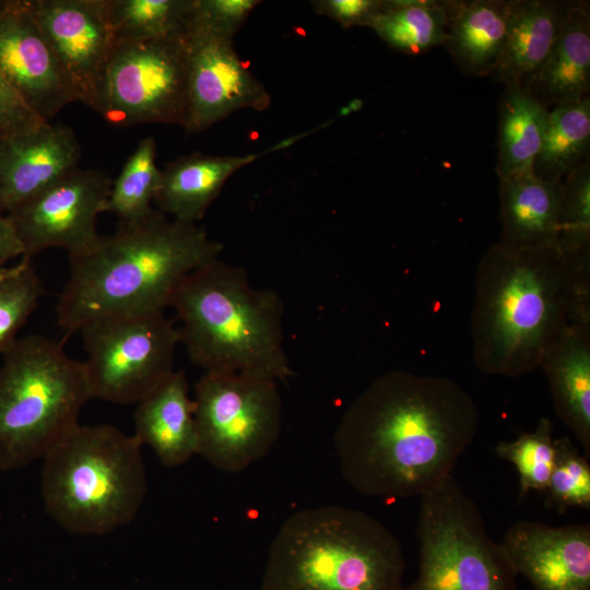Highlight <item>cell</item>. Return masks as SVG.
<instances>
[{"label": "cell", "mask_w": 590, "mask_h": 590, "mask_svg": "<svg viewBox=\"0 0 590 590\" xmlns=\"http://www.w3.org/2000/svg\"><path fill=\"white\" fill-rule=\"evenodd\" d=\"M479 423L474 400L456 381L386 371L338 424L334 447L342 476L366 496L421 497L451 475Z\"/></svg>", "instance_id": "6da1fadb"}, {"label": "cell", "mask_w": 590, "mask_h": 590, "mask_svg": "<svg viewBox=\"0 0 590 590\" xmlns=\"http://www.w3.org/2000/svg\"><path fill=\"white\" fill-rule=\"evenodd\" d=\"M474 293V365L486 375L528 374L570 322L590 323V253L496 243L479 261Z\"/></svg>", "instance_id": "7a4b0ae2"}, {"label": "cell", "mask_w": 590, "mask_h": 590, "mask_svg": "<svg viewBox=\"0 0 590 590\" xmlns=\"http://www.w3.org/2000/svg\"><path fill=\"white\" fill-rule=\"evenodd\" d=\"M222 251L223 245L196 223L169 220L154 209L69 256L57 322L73 333L103 317L165 310L184 279Z\"/></svg>", "instance_id": "3957f363"}, {"label": "cell", "mask_w": 590, "mask_h": 590, "mask_svg": "<svg viewBox=\"0 0 590 590\" xmlns=\"http://www.w3.org/2000/svg\"><path fill=\"white\" fill-rule=\"evenodd\" d=\"M170 307L180 321V343L204 371L260 375L286 382L294 376L283 334V302L253 287L241 267L220 258L191 272Z\"/></svg>", "instance_id": "277c9868"}, {"label": "cell", "mask_w": 590, "mask_h": 590, "mask_svg": "<svg viewBox=\"0 0 590 590\" xmlns=\"http://www.w3.org/2000/svg\"><path fill=\"white\" fill-rule=\"evenodd\" d=\"M398 538L351 508L319 506L293 514L274 536L261 590H403Z\"/></svg>", "instance_id": "5b68a950"}, {"label": "cell", "mask_w": 590, "mask_h": 590, "mask_svg": "<svg viewBox=\"0 0 590 590\" xmlns=\"http://www.w3.org/2000/svg\"><path fill=\"white\" fill-rule=\"evenodd\" d=\"M141 446L113 425H79L43 459L47 514L82 535L106 534L131 522L146 494Z\"/></svg>", "instance_id": "8992f818"}, {"label": "cell", "mask_w": 590, "mask_h": 590, "mask_svg": "<svg viewBox=\"0 0 590 590\" xmlns=\"http://www.w3.org/2000/svg\"><path fill=\"white\" fill-rule=\"evenodd\" d=\"M2 356L0 471H13L44 459L73 432L91 396L83 363L52 339L26 335Z\"/></svg>", "instance_id": "52a82bcc"}, {"label": "cell", "mask_w": 590, "mask_h": 590, "mask_svg": "<svg viewBox=\"0 0 590 590\" xmlns=\"http://www.w3.org/2000/svg\"><path fill=\"white\" fill-rule=\"evenodd\" d=\"M418 573L403 590H518L517 574L451 475L420 497Z\"/></svg>", "instance_id": "ba28073f"}, {"label": "cell", "mask_w": 590, "mask_h": 590, "mask_svg": "<svg viewBox=\"0 0 590 590\" xmlns=\"http://www.w3.org/2000/svg\"><path fill=\"white\" fill-rule=\"evenodd\" d=\"M193 399L198 453L238 472L264 457L281 432L278 381L253 374L204 371Z\"/></svg>", "instance_id": "9c48e42d"}, {"label": "cell", "mask_w": 590, "mask_h": 590, "mask_svg": "<svg viewBox=\"0 0 590 590\" xmlns=\"http://www.w3.org/2000/svg\"><path fill=\"white\" fill-rule=\"evenodd\" d=\"M79 332L91 399L138 403L175 371L180 335L164 310L103 317Z\"/></svg>", "instance_id": "30bf717a"}, {"label": "cell", "mask_w": 590, "mask_h": 590, "mask_svg": "<svg viewBox=\"0 0 590 590\" xmlns=\"http://www.w3.org/2000/svg\"><path fill=\"white\" fill-rule=\"evenodd\" d=\"M118 127L187 121V48L180 35L118 42L90 106Z\"/></svg>", "instance_id": "8fae6325"}, {"label": "cell", "mask_w": 590, "mask_h": 590, "mask_svg": "<svg viewBox=\"0 0 590 590\" xmlns=\"http://www.w3.org/2000/svg\"><path fill=\"white\" fill-rule=\"evenodd\" d=\"M113 180L96 169L75 168L7 213L24 258L48 248L69 256L90 247L99 236L97 216L106 212Z\"/></svg>", "instance_id": "7c38bea8"}, {"label": "cell", "mask_w": 590, "mask_h": 590, "mask_svg": "<svg viewBox=\"0 0 590 590\" xmlns=\"http://www.w3.org/2000/svg\"><path fill=\"white\" fill-rule=\"evenodd\" d=\"M185 39L187 132L203 131L238 110L269 107L270 93L239 58L233 38L189 21Z\"/></svg>", "instance_id": "4fadbf2b"}, {"label": "cell", "mask_w": 590, "mask_h": 590, "mask_svg": "<svg viewBox=\"0 0 590 590\" xmlns=\"http://www.w3.org/2000/svg\"><path fill=\"white\" fill-rule=\"evenodd\" d=\"M0 70L44 121L79 96L38 25L30 0H0Z\"/></svg>", "instance_id": "5bb4252c"}, {"label": "cell", "mask_w": 590, "mask_h": 590, "mask_svg": "<svg viewBox=\"0 0 590 590\" xmlns=\"http://www.w3.org/2000/svg\"><path fill=\"white\" fill-rule=\"evenodd\" d=\"M30 5L79 102L90 106L116 44L104 0H30Z\"/></svg>", "instance_id": "9a60e30c"}, {"label": "cell", "mask_w": 590, "mask_h": 590, "mask_svg": "<svg viewBox=\"0 0 590 590\" xmlns=\"http://www.w3.org/2000/svg\"><path fill=\"white\" fill-rule=\"evenodd\" d=\"M500 545L533 590H590V524L517 521Z\"/></svg>", "instance_id": "2e32d148"}, {"label": "cell", "mask_w": 590, "mask_h": 590, "mask_svg": "<svg viewBox=\"0 0 590 590\" xmlns=\"http://www.w3.org/2000/svg\"><path fill=\"white\" fill-rule=\"evenodd\" d=\"M80 156L74 131L61 122L0 138V212H11L78 168Z\"/></svg>", "instance_id": "e0dca14e"}, {"label": "cell", "mask_w": 590, "mask_h": 590, "mask_svg": "<svg viewBox=\"0 0 590 590\" xmlns=\"http://www.w3.org/2000/svg\"><path fill=\"white\" fill-rule=\"evenodd\" d=\"M554 410L590 455V323L570 322L539 366Z\"/></svg>", "instance_id": "ac0fdd59"}, {"label": "cell", "mask_w": 590, "mask_h": 590, "mask_svg": "<svg viewBox=\"0 0 590 590\" xmlns=\"http://www.w3.org/2000/svg\"><path fill=\"white\" fill-rule=\"evenodd\" d=\"M502 237L517 249L556 247L562 206V182L539 178L532 168L518 172L499 187Z\"/></svg>", "instance_id": "d6986e66"}, {"label": "cell", "mask_w": 590, "mask_h": 590, "mask_svg": "<svg viewBox=\"0 0 590 590\" xmlns=\"http://www.w3.org/2000/svg\"><path fill=\"white\" fill-rule=\"evenodd\" d=\"M134 436L166 467H178L198 453L193 400L184 371H174L137 403Z\"/></svg>", "instance_id": "ffe728a7"}, {"label": "cell", "mask_w": 590, "mask_h": 590, "mask_svg": "<svg viewBox=\"0 0 590 590\" xmlns=\"http://www.w3.org/2000/svg\"><path fill=\"white\" fill-rule=\"evenodd\" d=\"M573 1L511 0L510 23L499 61L492 73L505 86L523 88L559 37Z\"/></svg>", "instance_id": "44dd1931"}, {"label": "cell", "mask_w": 590, "mask_h": 590, "mask_svg": "<svg viewBox=\"0 0 590 590\" xmlns=\"http://www.w3.org/2000/svg\"><path fill=\"white\" fill-rule=\"evenodd\" d=\"M258 156H214L199 152L181 156L161 169L154 203L160 212L170 214L173 220L197 224L227 179Z\"/></svg>", "instance_id": "7402d4cb"}, {"label": "cell", "mask_w": 590, "mask_h": 590, "mask_svg": "<svg viewBox=\"0 0 590 590\" xmlns=\"http://www.w3.org/2000/svg\"><path fill=\"white\" fill-rule=\"evenodd\" d=\"M511 0L450 1L444 45L464 74L492 75L502 56Z\"/></svg>", "instance_id": "603a6c76"}, {"label": "cell", "mask_w": 590, "mask_h": 590, "mask_svg": "<svg viewBox=\"0 0 590 590\" xmlns=\"http://www.w3.org/2000/svg\"><path fill=\"white\" fill-rule=\"evenodd\" d=\"M524 90L550 110L589 96L590 5L588 1H573L559 37L545 62Z\"/></svg>", "instance_id": "cb8c5ba5"}, {"label": "cell", "mask_w": 590, "mask_h": 590, "mask_svg": "<svg viewBox=\"0 0 590 590\" xmlns=\"http://www.w3.org/2000/svg\"><path fill=\"white\" fill-rule=\"evenodd\" d=\"M550 109L519 85L505 86L499 102L497 175L503 180L532 168L543 144Z\"/></svg>", "instance_id": "d4e9b609"}, {"label": "cell", "mask_w": 590, "mask_h": 590, "mask_svg": "<svg viewBox=\"0 0 590 590\" xmlns=\"http://www.w3.org/2000/svg\"><path fill=\"white\" fill-rule=\"evenodd\" d=\"M450 1L382 0L369 27L394 50L421 55L444 45Z\"/></svg>", "instance_id": "484cf974"}, {"label": "cell", "mask_w": 590, "mask_h": 590, "mask_svg": "<svg viewBox=\"0 0 590 590\" xmlns=\"http://www.w3.org/2000/svg\"><path fill=\"white\" fill-rule=\"evenodd\" d=\"M590 97L550 110L541 150L533 173L541 179L562 182L575 168L589 161Z\"/></svg>", "instance_id": "4316f807"}, {"label": "cell", "mask_w": 590, "mask_h": 590, "mask_svg": "<svg viewBox=\"0 0 590 590\" xmlns=\"http://www.w3.org/2000/svg\"><path fill=\"white\" fill-rule=\"evenodd\" d=\"M196 0H104L116 43L184 34Z\"/></svg>", "instance_id": "83f0119b"}, {"label": "cell", "mask_w": 590, "mask_h": 590, "mask_svg": "<svg viewBox=\"0 0 590 590\" xmlns=\"http://www.w3.org/2000/svg\"><path fill=\"white\" fill-rule=\"evenodd\" d=\"M161 177L156 165V143L152 137L142 139L113 181L106 212L128 225L143 220L154 211Z\"/></svg>", "instance_id": "f1b7e54d"}, {"label": "cell", "mask_w": 590, "mask_h": 590, "mask_svg": "<svg viewBox=\"0 0 590 590\" xmlns=\"http://www.w3.org/2000/svg\"><path fill=\"white\" fill-rule=\"evenodd\" d=\"M498 457L510 461L519 473V499L530 491H545L552 474L556 444L553 426L547 417H542L535 429L522 433L515 440L500 441L495 446Z\"/></svg>", "instance_id": "f546056e"}, {"label": "cell", "mask_w": 590, "mask_h": 590, "mask_svg": "<svg viewBox=\"0 0 590 590\" xmlns=\"http://www.w3.org/2000/svg\"><path fill=\"white\" fill-rule=\"evenodd\" d=\"M43 286L31 259L0 270V354L17 340L19 330L38 305Z\"/></svg>", "instance_id": "4dcf8cb0"}, {"label": "cell", "mask_w": 590, "mask_h": 590, "mask_svg": "<svg viewBox=\"0 0 590 590\" xmlns=\"http://www.w3.org/2000/svg\"><path fill=\"white\" fill-rule=\"evenodd\" d=\"M557 249L566 256L590 253V163L571 170L562 181Z\"/></svg>", "instance_id": "1f68e13d"}, {"label": "cell", "mask_w": 590, "mask_h": 590, "mask_svg": "<svg viewBox=\"0 0 590 590\" xmlns=\"http://www.w3.org/2000/svg\"><path fill=\"white\" fill-rule=\"evenodd\" d=\"M556 457L544 491L545 506L559 514L590 507V464L567 437L555 439Z\"/></svg>", "instance_id": "d6a6232c"}, {"label": "cell", "mask_w": 590, "mask_h": 590, "mask_svg": "<svg viewBox=\"0 0 590 590\" xmlns=\"http://www.w3.org/2000/svg\"><path fill=\"white\" fill-rule=\"evenodd\" d=\"M259 3L258 0H196L190 22L234 38Z\"/></svg>", "instance_id": "836d02e7"}, {"label": "cell", "mask_w": 590, "mask_h": 590, "mask_svg": "<svg viewBox=\"0 0 590 590\" xmlns=\"http://www.w3.org/2000/svg\"><path fill=\"white\" fill-rule=\"evenodd\" d=\"M20 97L0 70V138L45 123Z\"/></svg>", "instance_id": "e575fe53"}, {"label": "cell", "mask_w": 590, "mask_h": 590, "mask_svg": "<svg viewBox=\"0 0 590 590\" xmlns=\"http://www.w3.org/2000/svg\"><path fill=\"white\" fill-rule=\"evenodd\" d=\"M316 13L324 15L341 26H368L382 9V0H315Z\"/></svg>", "instance_id": "d590c367"}, {"label": "cell", "mask_w": 590, "mask_h": 590, "mask_svg": "<svg viewBox=\"0 0 590 590\" xmlns=\"http://www.w3.org/2000/svg\"><path fill=\"white\" fill-rule=\"evenodd\" d=\"M23 256L21 243L7 214L0 212V270L13 258Z\"/></svg>", "instance_id": "8d00e7d4"}]
</instances>
